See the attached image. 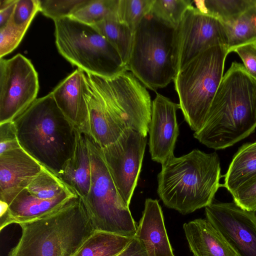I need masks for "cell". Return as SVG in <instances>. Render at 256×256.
<instances>
[{"label": "cell", "mask_w": 256, "mask_h": 256, "mask_svg": "<svg viewBox=\"0 0 256 256\" xmlns=\"http://www.w3.org/2000/svg\"><path fill=\"white\" fill-rule=\"evenodd\" d=\"M256 128V78L244 65L232 63L223 76L204 123L194 136L216 150L231 146Z\"/></svg>", "instance_id": "1"}, {"label": "cell", "mask_w": 256, "mask_h": 256, "mask_svg": "<svg viewBox=\"0 0 256 256\" xmlns=\"http://www.w3.org/2000/svg\"><path fill=\"white\" fill-rule=\"evenodd\" d=\"M13 122L21 148L58 176L74 152L78 130L52 92L37 98Z\"/></svg>", "instance_id": "2"}, {"label": "cell", "mask_w": 256, "mask_h": 256, "mask_svg": "<svg viewBox=\"0 0 256 256\" xmlns=\"http://www.w3.org/2000/svg\"><path fill=\"white\" fill-rule=\"evenodd\" d=\"M216 152L198 149L162 164L158 175V194L164 205L182 214L206 208L212 202L222 178Z\"/></svg>", "instance_id": "3"}, {"label": "cell", "mask_w": 256, "mask_h": 256, "mask_svg": "<svg viewBox=\"0 0 256 256\" xmlns=\"http://www.w3.org/2000/svg\"><path fill=\"white\" fill-rule=\"evenodd\" d=\"M19 225L21 236L8 256H74L95 230L78 196L46 216Z\"/></svg>", "instance_id": "4"}, {"label": "cell", "mask_w": 256, "mask_h": 256, "mask_svg": "<svg viewBox=\"0 0 256 256\" xmlns=\"http://www.w3.org/2000/svg\"><path fill=\"white\" fill-rule=\"evenodd\" d=\"M177 28L150 11L134 32L127 66L146 88H163L178 72Z\"/></svg>", "instance_id": "5"}, {"label": "cell", "mask_w": 256, "mask_h": 256, "mask_svg": "<svg viewBox=\"0 0 256 256\" xmlns=\"http://www.w3.org/2000/svg\"><path fill=\"white\" fill-rule=\"evenodd\" d=\"M229 54L226 46H212L180 69L174 80L184 120L194 132L203 126L224 76Z\"/></svg>", "instance_id": "6"}, {"label": "cell", "mask_w": 256, "mask_h": 256, "mask_svg": "<svg viewBox=\"0 0 256 256\" xmlns=\"http://www.w3.org/2000/svg\"><path fill=\"white\" fill-rule=\"evenodd\" d=\"M54 22L58 50L72 65L106 78L128 71L117 50L94 26L70 17Z\"/></svg>", "instance_id": "7"}, {"label": "cell", "mask_w": 256, "mask_h": 256, "mask_svg": "<svg viewBox=\"0 0 256 256\" xmlns=\"http://www.w3.org/2000/svg\"><path fill=\"white\" fill-rule=\"evenodd\" d=\"M85 135L91 164V184L82 202L95 230L134 237L137 226L129 208L115 186L101 148Z\"/></svg>", "instance_id": "8"}, {"label": "cell", "mask_w": 256, "mask_h": 256, "mask_svg": "<svg viewBox=\"0 0 256 256\" xmlns=\"http://www.w3.org/2000/svg\"><path fill=\"white\" fill-rule=\"evenodd\" d=\"M85 74L112 114L127 128L147 136L152 102L146 87L128 71L110 78Z\"/></svg>", "instance_id": "9"}, {"label": "cell", "mask_w": 256, "mask_h": 256, "mask_svg": "<svg viewBox=\"0 0 256 256\" xmlns=\"http://www.w3.org/2000/svg\"><path fill=\"white\" fill-rule=\"evenodd\" d=\"M38 73L20 54L0 58V124L13 122L37 98Z\"/></svg>", "instance_id": "10"}, {"label": "cell", "mask_w": 256, "mask_h": 256, "mask_svg": "<svg viewBox=\"0 0 256 256\" xmlns=\"http://www.w3.org/2000/svg\"><path fill=\"white\" fill-rule=\"evenodd\" d=\"M146 144L147 136L127 128L116 142L101 148L117 190L128 207L137 186Z\"/></svg>", "instance_id": "11"}, {"label": "cell", "mask_w": 256, "mask_h": 256, "mask_svg": "<svg viewBox=\"0 0 256 256\" xmlns=\"http://www.w3.org/2000/svg\"><path fill=\"white\" fill-rule=\"evenodd\" d=\"M206 219L238 256H256V214L234 202H212L205 208Z\"/></svg>", "instance_id": "12"}, {"label": "cell", "mask_w": 256, "mask_h": 256, "mask_svg": "<svg viewBox=\"0 0 256 256\" xmlns=\"http://www.w3.org/2000/svg\"><path fill=\"white\" fill-rule=\"evenodd\" d=\"M177 32L178 71L212 46L227 47L228 39L224 24L193 6L184 13L177 28Z\"/></svg>", "instance_id": "13"}, {"label": "cell", "mask_w": 256, "mask_h": 256, "mask_svg": "<svg viewBox=\"0 0 256 256\" xmlns=\"http://www.w3.org/2000/svg\"><path fill=\"white\" fill-rule=\"evenodd\" d=\"M179 108V104L158 93L152 102L148 146L151 158L156 162L162 164L174 156L179 135L176 113Z\"/></svg>", "instance_id": "14"}, {"label": "cell", "mask_w": 256, "mask_h": 256, "mask_svg": "<svg viewBox=\"0 0 256 256\" xmlns=\"http://www.w3.org/2000/svg\"><path fill=\"white\" fill-rule=\"evenodd\" d=\"M42 167L21 147L0 154V200L8 204Z\"/></svg>", "instance_id": "15"}, {"label": "cell", "mask_w": 256, "mask_h": 256, "mask_svg": "<svg viewBox=\"0 0 256 256\" xmlns=\"http://www.w3.org/2000/svg\"><path fill=\"white\" fill-rule=\"evenodd\" d=\"M88 83L85 72L78 68L51 92L62 112L82 134H89L88 112L86 98Z\"/></svg>", "instance_id": "16"}, {"label": "cell", "mask_w": 256, "mask_h": 256, "mask_svg": "<svg viewBox=\"0 0 256 256\" xmlns=\"http://www.w3.org/2000/svg\"><path fill=\"white\" fill-rule=\"evenodd\" d=\"M76 196L74 192L70 191L52 199L43 200L30 194L24 189L8 204L7 212L0 216V230L12 224H20L46 216Z\"/></svg>", "instance_id": "17"}, {"label": "cell", "mask_w": 256, "mask_h": 256, "mask_svg": "<svg viewBox=\"0 0 256 256\" xmlns=\"http://www.w3.org/2000/svg\"><path fill=\"white\" fill-rule=\"evenodd\" d=\"M87 81L86 98L88 112V136L104 148L116 142L128 128L112 114L100 95Z\"/></svg>", "instance_id": "18"}, {"label": "cell", "mask_w": 256, "mask_h": 256, "mask_svg": "<svg viewBox=\"0 0 256 256\" xmlns=\"http://www.w3.org/2000/svg\"><path fill=\"white\" fill-rule=\"evenodd\" d=\"M136 236L148 256H174L164 222L162 208L156 200L146 198L137 226Z\"/></svg>", "instance_id": "19"}, {"label": "cell", "mask_w": 256, "mask_h": 256, "mask_svg": "<svg viewBox=\"0 0 256 256\" xmlns=\"http://www.w3.org/2000/svg\"><path fill=\"white\" fill-rule=\"evenodd\" d=\"M183 229L194 256H238L206 219L186 222Z\"/></svg>", "instance_id": "20"}, {"label": "cell", "mask_w": 256, "mask_h": 256, "mask_svg": "<svg viewBox=\"0 0 256 256\" xmlns=\"http://www.w3.org/2000/svg\"><path fill=\"white\" fill-rule=\"evenodd\" d=\"M82 200L89 193L91 184V164L85 135L78 130L75 150L58 176Z\"/></svg>", "instance_id": "21"}, {"label": "cell", "mask_w": 256, "mask_h": 256, "mask_svg": "<svg viewBox=\"0 0 256 256\" xmlns=\"http://www.w3.org/2000/svg\"><path fill=\"white\" fill-rule=\"evenodd\" d=\"M256 174V140L243 144L234 156L222 184L232 194Z\"/></svg>", "instance_id": "22"}, {"label": "cell", "mask_w": 256, "mask_h": 256, "mask_svg": "<svg viewBox=\"0 0 256 256\" xmlns=\"http://www.w3.org/2000/svg\"><path fill=\"white\" fill-rule=\"evenodd\" d=\"M133 238L94 230L74 256H116Z\"/></svg>", "instance_id": "23"}, {"label": "cell", "mask_w": 256, "mask_h": 256, "mask_svg": "<svg viewBox=\"0 0 256 256\" xmlns=\"http://www.w3.org/2000/svg\"><path fill=\"white\" fill-rule=\"evenodd\" d=\"M200 12L212 16L224 24H230L256 4V0H192Z\"/></svg>", "instance_id": "24"}, {"label": "cell", "mask_w": 256, "mask_h": 256, "mask_svg": "<svg viewBox=\"0 0 256 256\" xmlns=\"http://www.w3.org/2000/svg\"><path fill=\"white\" fill-rule=\"evenodd\" d=\"M224 26L229 53L240 46L256 42V4L248 8L234 22Z\"/></svg>", "instance_id": "25"}, {"label": "cell", "mask_w": 256, "mask_h": 256, "mask_svg": "<svg viewBox=\"0 0 256 256\" xmlns=\"http://www.w3.org/2000/svg\"><path fill=\"white\" fill-rule=\"evenodd\" d=\"M93 26L114 46L127 66L132 42L133 30L117 18L105 20Z\"/></svg>", "instance_id": "26"}, {"label": "cell", "mask_w": 256, "mask_h": 256, "mask_svg": "<svg viewBox=\"0 0 256 256\" xmlns=\"http://www.w3.org/2000/svg\"><path fill=\"white\" fill-rule=\"evenodd\" d=\"M26 190L30 194L43 200L52 199L64 192L74 191L44 166L30 182Z\"/></svg>", "instance_id": "27"}, {"label": "cell", "mask_w": 256, "mask_h": 256, "mask_svg": "<svg viewBox=\"0 0 256 256\" xmlns=\"http://www.w3.org/2000/svg\"><path fill=\"white\" fill-rule=\"evenodd\" d=\"M119 0H88L70 18L90 26L117 18Z\"/></svg>", "instance_id": "28"}, {"label": "cell", "mask_w": 256, "mask_h": 256, "mask_svg": "<svg viewBox=\"0 0 256 256\" xmlns=\"http://www.w3.org/2000/svg\"><path fill=\"white\" fill-rule=\"evenodd\" d=\"M154 0H119L118 19L134 32L135 28L150 10Z\"/></svg>", "instance_id": "29"}, {"label": "cell", "mask_w": 256, "mask_h": 256, "mask_svg": "<svg viewBox=\"0 0 256 256\" xmlns=\"http://www.w3.org/2000/svg\"><path fill=\"white\" fill-rule=\"evenodd\" d=\"M192 4L191 0H154L150 11L177 28Z\"/></svg>", "instance_id": "30"}, {"label": "cell", "mask_w": 256, "mask_h": 256, "mask_svg": "<svg viewBox=\"0 0 256 256\" xmlns=\"http://www.w3.org/2000/svg\"><path fill=\"white\" fill-rule=\"evenodd\" d=\"M88 0H39L40 12L54 20L70 17Z\"/></svg>", "instance_id": "31"}, {"label": "cell", "mask_w": 256, "mask_h": 256, "mask_svg": "<svg viewBox=\"0 0 256 256\" xmlns=\"http://www.w3.org/2000/svg\"><path fill=\"white\" fill-rule=\"evenodd\" d=\"M38 12L39 0H17L9 22L15 26L27 30Z\"/></svg>", "instance_id": "32"}, {"label": "cell", "mask_w": 256, "mask_h": 256, "mask_svg": "<svg viewBox=\"0 0 256 256\" xmlns=\"http://www.w3.org/2000/svg\"><path fill=\"white\" fill-rule=\"evenodd\" d=\"M234 202L242 208L256 212V174L238 186L232 194Z\"/></svg>", "instance_id": "33"}, {"label": "cell", "mask_w": 256, "mask_h": 256, "mask_svg": "<svg viewBox=\"0 0 256 256\" xmlns=\"http://www.w3.org/2000/svg\"><path fill=\"white\" fill-rule=\"evenodd\" d=\"M26 30L15 26L10 22L0 28V58L13 51L18 46Z\"/></svg>", "instance_id": "34"}, {"label": "cell", "mask_w": 256, "mask_h": 256, "mask_svg": "<svg viewBox=\"0 0 256 256\" xmlns=\"http://www.w3.org/2000/svg\"><path fill=\"white\" fill-rule=\"evenodd\" d=\"M20 147L14 122L0 124V154Z\"/></svg>", "instance_id": "35"}, {"label": "cell", "mask_w": 256, "mask_h": 256, "mask_svg": "<svg viewBox=\"0 0 256 256\" xmlns=\"http://www.w3.org/2000/svg\"><path fill=\"white\" fill-rule=\"evenodd\" d=\"M233 52L240 58L248 72L256 78V42L240 46Z\"/></svg>", "instance_id": "36"}, {"label": "cell", "mask_w": 256, "mask_h": 256, "mask_svg": "<svg viewBox=\"0 0 256 256\" xmlns=\"http://www.w3.org/2000/svg\"><path fill=\"white\" fill-rule=\"evenodd\" d=\"M116 256H148L140 240L134 236L126 248Z\"/></svg>", "instance_id": "37"}, {"label": "cell", "mask_w": 256, "mask_h": 256, "mask_svg": "<svg viewBox=\"0 0 256 256\" xmlns=\"http://www.w3.org/2000/svg\"><path fill=\"white\" fill-rule=\"evenodd\" d=\"M16 2L9 7L0 10V28L4 26L8 22L13 13Z\"/></svg>", "instance_id": "38"}, {"label": "cell", "mask_w": 256, "mask_h": 256, "mask_svg": "<svg viewBox=\"0 0 256 256\" xmlns=\"http://www.w3.org/2000/svg\"><path fill=\"white\" fill-rule=\"evenodd\" d=\"M16 2V0H0V10L9 7Z\"/></svg>", "instance_id": "39"}]
</instances>
